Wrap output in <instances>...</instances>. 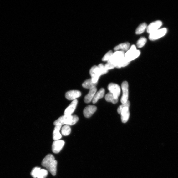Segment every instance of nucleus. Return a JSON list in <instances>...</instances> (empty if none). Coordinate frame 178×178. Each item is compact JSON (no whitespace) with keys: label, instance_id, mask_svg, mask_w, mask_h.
I'll list each match as a JSON object with an SVG mask.
<instances>
[{"label":"nucleus","instance_id":"nucleus-1","mask_svg":"<svg viewBox=\"0 0 178 178\" xmlns=\"http://www.w3.org/2000/svg\"><path fill=\"white\" fill-rule=\"evenodd\" d=\"M57 162L51 154L47 155L43 159L42 166L46 168L53 176L56 175L57 173Z\"/></svg>","mask_w":178,"mask_h":178},{"label":"nucleus","instance_id":"nucleus-2","mask_svg":"<svg viewBox=\"0 0 178 178\" xmlns=\"http://www.w3.org/2000/svg\"><path fill=\"white\" fill-rule=\"evenodd\" d=\"M79 120V118L77 115H66L61 116L54 122L55 126L61 125H72L75 124Z\"/></svg>","mask_w":178,"mask_h":178},{"label":"nucleus","instance_id":"nucleus-3","mask_svg":"<svg viewBox=\"0 0 178 178\" xmlns=\"http://www.w3.org/2000/svg\"><path fill=\"white\" fill-rule=\"evenodd\" d=\"M167 32L166 28H163L159 29L155 32L150 34L149 38L151 40H155L160 38L165 34Z\"/></svg>","mask_w":178,"mask_h":178},{"label":"nucleus","instance_id":"nucleus-4","mask_svg":"<svg viewBox=\"0 0 178 178\" xmlns=\"http://www.w3.org/2000/svg\"><path fill=\"white\" fill-rule=\"evenodd\" d=\"M125 52L123 51H117L113 53L111 58L108 61L112 63L116 67L119 61L125 57Z\"/></svg>","mask_w":178,"mask_h":178},{"label":"nucleus","instance_id":"nucleus-5","mask_svg":"<svg viewBox=\"0 0 178 178\" xmlns=\"http://www.w3.org/2000/svg\"><path fill=\"white\" fill-rule=\"evenodd\" d=\"M123 94L121 99L122 104L126 103L128 99V84L127 82L124 81L121 84Z\"/></svg>","mask_w":178,"mask_h":178},{"label":"nucleus","instance_id":"nucleus-6","mask_svg":"<svg viewBox=\"0 0 178 178\" xmlns=\"http://www.w3.org/2000/svg\"><path fill=\"white\" fill-rule=\"evenodd\" d=\"M162 25V23L160 21H157L151 23L147 27V31L150 34L159 29Z\"/></svg>","mask_w":178,"mask_h":178},{"label":"nucleus","instance_id":"nucleus-7","mask_svg":"<svg viewBox=\"0 0 178 178\" xmlns=\"http://www.w3.org/2000/svg\"><path fill=\"white\" fill-rule=\"evenodd\" d=\"M108 89L115 97L118 98L120 94L121 89L119 85L117 84L111 83L108 87Z\"/></svg>","mask_w":178,"mask_h":178},{"label":"nucleus","instance_id":"nucleus-8","mask_svg":"<svg viewBox=\"0 0 178 178\" xmlns=\"http://www.w3.org/2000/svg\"><path fill=\"white\" fill-rule=\"evenodd\" d=\"M65 142L63 140H56L54 141L52 146L53 152L55 153H58L63 148Z\"/></svg>","mask_w":178,"mask_h":178},{"label":"nucleus","instance_id":"nucleus-9","mask_svg":"<svg viewBox=\"0 0 178 178\" xmlns=\"http://www.w3.org/2000/svg\"><path fill=\"white\" fill-rule=\"evenodd\" d=\"M81 95L80 91L78 90H73L67 92L65 94L66 99L69 100H75Z\"/></svg>","mask_w":178,"mask_h":178},{"label":"nucleus","instance_id":"nucleus-10","mask_svg":"<svg viewBox=\"0 0 178 178\" xmlns=\"http://www.w3.org/2000/svg\"><path fill=\"white\" fill-rule=\"evenodd\" d=\"M97 109V108L96 106L93 105H89L84 109V115L85 118H89L95 113Z\"/></svg>","mask_w":178,"mask_h":178},{"label":"nucleus","instance_id":"nucleus-11","mask_svg":"<svg viewBox=\"0 0 178 178\" xmlns=\"http://www.w3.org/2000/svg\"><path fill=\"white\" fill-rule=\"evenodd\" d=\"M78 103L77 99L73 100L69 106L65 110L64 115H71L74 112L76 108Z\"/></svg>","mask_w":178,"mask_h":178},{"label":"nucleus","instance_id":"nucleus-12","mask_svg":"<svg viewBox=\"0 0 178 178\" xmlns=\"http://www.w3.org/2000/svg\"><path fill=\"white\" fill-rule=\"evenodd\" d=\"M96 91L97 89L96 87L90 89L88 94L84 97V102L88 103L93 100Z\"/></svg>","mask_w":178,"mask_h":178},{"label":"nucleus","instance_id":"nucleus-13","mask_svg":"<svg viewBox=\"0 0 178 178\" xmlns=\"http://www.w3.org/2000/svg\"><path fill=\"white\" fill-rule=\"evenodd\" d=\"M129 108L126 107L123 109L120 114L121 120L123 123H125L128 120L130 116Z\"/></svg>","mask_w":178,"mask_h":178},{"label":"nucleus","instance_id":"nucleus-14","mask_svg":"<svg viewBox=\"0 0 178 178\" xmlns=\"http://www.w3.org/2000/svg\"><path fill=\"white\" fill-rule=\"evenodd\" d=\"M89 73L91 78L95 77L99 78L102 75L101 71L98 66H94L92 67Z\"/></svg>","mask_w":178,"mask_h":178},{"label":"nucleus","instance_id":"nucleus-15","mask_svg":"<svg viewBox=\"0 0 178 178\" xmlns=\"http://www.w3.org/2000/svg\"><path fill=\"white\" fill-rule=\"evenodd\" d=\"M105 90L104 88L101 89L100 90L95 94L93 100V103L95 104L99 99H102L105 94Z\"/></svg>","mask_w":178,"mask_h":178},{"label":"nucleus","instance_id":"nucleus-16","mask_svg":"<svg viewBox=\"0 0 178 178\" xmlns=\"http://www.w3.org/2000/svg\"><path fill=\"white\" fill-rule=\"evenodd\" d=\"M61 125H57L55 127L53 132V139L56 140L60 139L62 136L60 133Z\"/></svg>","mask_w":178,"mask_h":178},{"label":"nucleus","instance_id":"nucleus-17","mask_svg":"<svg viewBox=\"0 0 178 178\" xmlns=\"http://www.w3.org/2000/svg\"><path fill=\"white\" fill-rule=\"evenodd\" d=\"M130 48V44L128 42L123 43L116 46L114 48L115 51L123 50L127 51Z\"/></svg>","mask_w":178,"mask_h":178},{"label":"nucleus","instance_id":"nucleus-18","mask_svg":"<svg viewBox=\"0 0 178 178\" xmlns=\"http://www.w3.org/2000/svg\"><path fill=\"white\" fill-rule=\"evenodd\" d=\"M105 99L107 101L112 102L114 104L117 103L119 100L118 98L115 97L110 92L106 95Z\"/></svg>","mask_w":178,"mask_h":178},{"label":"nucleus","instance_id":"nucleus-19","mask_svg":"<svg viewBox=\"0 0 178 178\" xmlns=\"http://www.w3.org/2000/svg\"><path fill=\"white\" fill-rule=\"evenodd\" d=\"M97 83L94 84L91 80V79H90L87 80L82 84V86L84 88L91 89L96 87Z\"/></svg>","mask_w":178,"mask_h":178},{"label":"nucleus","instance_id":"nucleus-20","mask_svg":"<svg viewBox=\"0 0 178 178\" xmlns=\"http://www.w3.org/2000/svg\"><path fill=\"white\" fill-rule=\"evenodd\" d=\"M127 58L125 57L123 58L119 62L116 66V68L120 69L122 67H124L128 65L130 63Z\"/></svg>","mask_w":178,"mask_h":178},{"label":"nucleus","instance_id":"nucleus-21","mask_svg":"<svg viewBox=\"0 0 178 178\" xmlns=\"http://www.w3.org/2000/svg\"><path fill=\"white\" fill-rule=\"evenodd\" d=\"M147 25L145 23H143L140 24V25L137 28L136 33L137 34H142L144 32L145 30L147 28Z\"/></svg>","mask_w":178,"mask_h":178},{"label":"nucleus","instance_id":"nucleus-22","mask_svg":"<svg viewBox=\"0 0 178 178\" xmlns=\"http://www.w3.org/2000/svg\"><path fill=\"white\" fill-rule=\"evenodd\" d=\"M71 132V129L69 126L65 125L62 128L61 133L64 136H67L69 135Z\"/></svg>","mask_w":178,"mask_h":178},{"label":"nucleus","instance_id":"nucleus-23","mask_svg":"<svg viewBox=\"0 0 178 178\" xmlns=\"http://www.w3.org/2000/svg\"><path fill=\"white\" fill-rule=\"evenodd\" d=\"M136 48L134 45H132L131 47L125 54V57L126 58H128L131 56L133 53L137 51Z\"/></svg>","mask_w":178,"mask_h":178},{"label":"nucleus","instance_id":"nucleus-24","mask_svg":"<svg viewBox=\"0 0 178 178\" xmlns=\"http://www.w3.org/2000/svg\"><path fill=\"white\" fill-rule=\"evenodd\" d=\"M48 174L47 170L44 169H41L39 172L37 178H46Z\"/></svg>","mask_w":178,"mask_h":178},{"label":"nucleus","instance_id":"nucleus-25","mask_svg":"<svg viewBox=\"0 0 178 178\" xmlns=\"http://www.w3.org/2000/svg\"><path fill=\"white\" fill-rule=\"evenodd\" d=\"M146 39L145 37H141L137 42V45L139 48L143 47L146 44Z\"/></svg>","mask_w":178,"mask_h":178},{"label":"nucleus","instance_id":"nucleus-26","mask_svg":"<svg viewBox=\"0 0 178 178\" xmlns=\"http://www.w3.org/2000/svg\"><path fill=\"white\" fill-rule=\"evenodd\" d=\"M140 51L137 50V51L131 55L130 57L126 58L130 61L135 60L138 57L140 54Z\"/></svg>","mask_w":178,"mask_h":178},{"label":"nucleus","instance_id":"nucleus-27","mask_svg":"<svg viewBox=\"0 0 178 178\" xmlns=\"http://www.w3.org/2000/svg\"><path fill=\"white\" fill-rule=\"evenodd\" d=\"M112 51H110L107 52L106 54L102 58V60L103 61H108L111 59L113 54Z\"/></svg>","mask_w":178,"mask_h":178},{"label":"nucleus","instance_id":"nucleus-28","mask_svg":"<svg viewBox=\"0 0 178 178\" xmlns=\"http://www.w3.org/2000/svg\"><path fill=\"white\" fill-rule=\"evenodd\" d=\"M130 103L128 101L125 103L122 104V105L120 106L118 109V113L120 114L123 109L126 107L128 108L130 107Z\"/></svg>","mask_w":178,"mask_h":178},{"label":"nucleus","instance_id":"nucleus-29","mask_svg":"<svg viewBox=\"0 0 178 178\" xmlns=\"http://www.w3.org/2000/svg\"><path fill=\"white\" fill-rule=\"evenodd\" d=\"M41 168L39 167H36L33 168L31 173V175L34 178L37 177L39 172Z\"/></svg>","mask_w":178,"mask_h":178},{"label":"nucleus","instance_id":"nucleus-30","mask_svg":"<svg viewBox=\"0 0 178 178\" xmlns=\"http://www.w3.org/2000/svg\"><path fill=\"white\" fill-rule=\"evenodd\" d=\"M101 73L102 75L106 74L108 72V71L106 70L105 66L102 64H100L98 66Z\"/></svg>","mask_w":178,"mask_h":178},{"label":"nucleus","instance_id":"nucleus-31","mask_svg":"<svg viewBox=\"0 0 178 178\" xmlns=\"http://www.w3.org/2000/svg\"><path fill=\"white\" fill-rule=\"evenodd\" d=\"M106 69L108 71L109 70H111L114 69L115 67V66L113 64L109 62V61H108V63L105 65Z\"/></svg>","mask_w":178,"mask_h":178}]
</instances>
